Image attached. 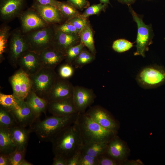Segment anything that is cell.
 Returning a JSON list of instances; mask_svg holds the SVG:
<instances>
[{"mask_svg": "<svg viewBox=\"0 0 165 165\" xmlns=\"http://www.w3.org/2000/svg\"><path fill=\"white\" fill-rule=\"evenodd\" d=\"M97 157L98 165H117L120 164L105 152L99 155Z\"/></svg>", "mask_w": 165, "mask_h": 165, "instance_id": "f35d334b", "label": "cell"}, {"mask_svg": "<svg viewBox=\"0 0 165 165\" xmlns=\"http://www.w3.org/2000/svg\"><path fill=\"white\" fill-rule=\"evenodd\" d=\"M21 30L24 34L48 26V24L33 8L20 15Z\"/></svg>", "mask_w": 165, "mask_h": 165, "instance_id": "4fadbf2b", "label": "cell"}, {"mask_svg": "<svg viewBox=\"0 0 165 165\" xmlns=\"http://www.w3.org/2000/svg\"><path fill=\"white\" fill-rule=\"evenodd\" d=\"M10 138L19 150H26L29 134L32 131L31 129L19 125L8 129Z\"/></svg>", "mask_w": 165, "mask_h": 165, "instance_id": "7402d4cb", "label": "cell"}, {"mask_svg": "<svg viewBox=\"0 0 165 165\" xmlns=\"http://www.w3.org/2000/svg\"><path fill=\"white\" fill-rule=\"evenodd\" d=\"M74 87L67 79L62 78L58 75L45 99L49 102L72 97Z\"/></svg>", "mask_w": 165, "mask_h": 165, "instance_id": "30bf717a", "label": "cell"}, {"mask_svg": "<svg viewBox=\"0 0 165 165\" xmlns=\"http://www.w3.org/2000/svg\"><path fill=\"white\" fill-rule=\"evenodd\" d=\"M39 3L43 5H49L53 6L58 9L60 1L56 0H36Z\"/></svg>", "mask_w": 165, "mask_h": 165, "instance_id": "ee69618b", "label": "cell"}, {"mask_svg": "<svg viewBox=\"0 0 165 165\" xmlns=\"http://www.w3.org/2000/svg\"><path fill=\"white\" fill-rule=\"evenodd\" d=\"M13 94H6L0 93V105L9 110L13 107L18 100Z\"/></svg>", "mask_w": 165, "mask_h": 165, "instance_id": "d6a6232c", "label": "cell"}, {"mask_svg": "<svg viewBox=\"0 0 165 165\" xmlns=\"http://www.w3.org/2000/svg\"><path fill=\"white\" fill-rule=\"evenodd\" d=\"M33 164L27 161L25 159L20 164V165H32Z\"/></svg>", "mask_w": 165, "mask_h": 165, "instance_id": "7dc6e473", "label": "cell"}, {"mask_svg": "<svg viewBox=\"0 0 165 165\" xmlns=\"http://www.w3.org/2000/svg\"><path fill=\"white\" fill-rule=\"evenodd\" d=\"M85 46L81 42L78 44L69 47L66 51V63L72 65V63L82 50Z\"/></svg>", "mask_w": 165, "mask_h": 165, "instance_id": "4dcf8cb0", "label": "cell"}, {"mask_svg": "<svg viewBox=\"0 0 165 165\" xmlns=\"http://www.w3.org/2000/svg\"><path fill=\"white\" fill-rule=\"evenodd\" d=\"M107 5L100 3L94 4L87 7L81 14V16L85 18L92 15L97 14L101 11H104Z\"/></svg>", "mask_w": 165, "mask_h": 165, "instance_id": "e575fe53", "label": "cell"}, {"mask_svg": "<svg viewBox=\"0 0 165 165\" xmlns=\"http://www.w3.org/2000/svg\"><path fill=\"white\" fill-rule=\"evenodd\" d=\"M47 109L52 115L65 116L78 113L73 103L72 97L48 103Z\"/></svg>", "mask_w": 165, "mask_h": 165, "instance_id": "e0dca14e", "label": "cell"}, {"mask_svg": "<svg viewBox=\"0 0 165 165\" xmlns=\"http://www.w3.org/2000/svg\"><path fill=\"white\" fill-rule=\"evenodd\" d=\"M18 125L31 126L37 119L24 100H18L16 104L9 109Z\"/></svg>", "mask_w": 165, "mask_h": 165, "instance_id": "5bb4252c", "label": "cell"}, {"mask_svg": "<svg viewBox=\"0 0 165 165\" xmlns=\"http://www.w3.org/2000/svg\"><path fill=\"white\" fill-rule=\"evenodd\" d=\"M119 2L123 4H127L128 6L133 3L136 0H117Z\"/></svg>", "mask_w": 165, "mask_h": 165, "instance_id": "bcb514c9", "label": "cell"}, {"mask_svg": "<svg viewBox=\"0 0 165 165\" xmlns=\"http://www.w3.org/2000/svg\"><path fill=\"white\" fill-rule=\"evenodd\" d=\"M127 152L124 143L116 135L108 142L105 152L121 164Z\"/></svg>", "mask_w": 165, "mask_h": 165, "instance_id": "44dd1931", "label": "cell"}, {"mask_svg": "<svg viewBox=\"0 0 165 165\" xmlns=\"http://www.w3.org/2000/svg\"><path fill=\"white\" fill-rule=\"evenodd\" d=\"M26 152V150H21L16 148L8 155L10 165H20L21 162L24 159Z\"/></svg>", "mask_w": 165, "mask_h": 165, "instance_id": "836d02e7", "label": "cell"}, {"mask_svg": "<svg viewBox=\"0 0 165 165\" xmlns=\"http://www.w3.org/2000/svg\"><path fill=\"white\" fill-rule=\"evenodd\" d=\"M13 115L6 108L0 106V128L9 129L18 126Z\"/></svg>", "mask_w": 165, "mask_h": 165, "instance_id": "83f0119b", "label": "cell"}, {"mask_svg": "<svg viewBox=\"0 0 165 165\" xmlns=\"http://www.w3.org/2000/svg\"><path fill=\"white\" fill-rule=\"evenodd\" d=\"M77 122L79 127L83 144L108 142L116 132L97 123L85 112L79 113Z\"/></svg>", "mask_w": 165, "mask_h": 165, "instance_id": "3957f363", "label": "cell"}, {"mask_svg": "<svg viewBox=\"0 0 165 165\" xmlns=\"http://www.w3.org/2000/svg\"><path fill=\"white\" fill-rule=\"evenodd\" d=\"M78 114L65 116L52 115L42 120L36 121L30 129L40 140L51 142L61 131L76 121Z\"/></svg>", "mask_w": 165, "mask_h": 165, "instance_id": "7a4b0ae2", "label": "cell"}, {"mask_svg": "<svg viewBox=\"0 0 165 165\" xmlns=\"http://www.w3.org/2000/svg\"><path fill=\"white\" fill-rule=\"evenodd\" d=\"M66 22L72 24L79 32L89 24L87 18H84L82 16L72 18Z\"/></svg>", "mask_w": 165, "mask_h": 165, "instance_id": "8d00e7d4", "label": "cell"}, {"mask_svg": "<svg viewBox=\"0 0 165 165\" xmlns=\"http://www.w3.org/2000/svg\"><path fill=\"white\" fill-rule=\"evenodd\" d=\"M51 142L54 155L67 160L80 150L83 142L77 120L59 132Z\"/></svg>", "mask_w": 165, "mask_h": 165, "instance_id": "6da1fadb", "label": "cell"}, {"mask_svg": "<svg viewBox=\"0 0 165 165\" xmlns=\"http://www.w3.org/2000/svg\"><path fill=\"white\" fill-rule=\"evenodd\" d=\"M52 165H67V159L60 156L54 155Z\"/></svg>", "mask_w": 165, "mask_h": 165, "instance_id": "7bdbcfd3", "label": "cell"}, {"mask_svg": "<svg viewBox=\"0 0 165 165\" xmlns=\"http://www.w3.org/2000/svg\"><path fill=\"white\" fill-rule=\"evenodd\" d=\"M86 113L101 126L116 132L118 124L109 112L99 105L90 106Z\"/></svg>", "mask_w": 165, "mask_h": 165, "instance_id": "8fae6325", "label": "cell"}, {"mask_svg": "<svg viewBox=\"0 0 165 165\" xmlns=\"http://www.w3.org/2000/svg\"><path fill=\"white\" fill-rule=\"evenodd\" d=\"M95 55L84 48L74 61L72 65L76 68H81L92 62L95 59Z\"/></svg>", "mask_w": 165, "mask_h": 165, "instance_id": "f546056e", "label": "cell"}, {"mask_svg": "<svg viewBox=\"0 0 165 165\" xmlns=\"http://www.w3.org/2000/svg\"><path fill=\"white\" fill-rule=\"evenodd\" d=\"M79 35L82 42L93 54L95 55L97 52L95 48L92 29L88 24L81 31Z\"/></svg>", "mask_w": 165, "mask_h": 165, "instance_id": "484cf974", "label": "cell"}, {"mask_svg": "<svg viewBox=\"0 0 165 165\" xmlns=\"http://www.w3.org/2000/svg\"><path fill=\"white\" fill-rule=\"evenodd\" d=\"M133 43L127 40L119 39L113 42L112 47L116 52L121 53L129 50L133 46Z\"/></svg>", "mask_w": 165, "mask_h": 165, "instance_id": "1f68e13d", "label": "cell"}, {"mask_svg": "<svg viewBox=\"0 0 165 165\" xmlns=\"http://www.w3.org/2000/svg\"><path fill=\"white\" fill-rule=\"evenodd\" d=\"M108 142L83 144L81 148V152L97 157L99 155L105 152Z\"/></svg>", "mask_w": 165, "mask_h": 165, "instance_id": "d4e9b609", "label": "cell"}, {"mask_svg": "<svg viewBox=\"0 0 165 165\" xmlns=\"http://www.w3.org/2000/svg\"><path fill=\"white\" fill-rule=\"evenodd\" d=\"M136 80L145 89L157 87L165 83V69L162 66L152 65L143 68L138 73Z\"/></svg>", "mask_w": 165, "mask_h": 165, "instance_id": "8992f818", "label": "cell"}, {"mask_svg": "<svg viewBox=\"0 0 165 165\" xmlns=\"http://www.w3.org/2000/svg\"><path fill=\"white\" fill-rule=\"evenodd\" d=\"M78 165H98L97 157H94L81 152Z\"/></svg>", "mask_w": 165, "mask_h": 165, "instance_id": "74e56055", "label": "cell"}, {"mask_svg": "<svg viewBox=\"0 0 165 165\" xmlns=\"http://www.w3.org/2000/svg\"><path fill=\"white\" fill-rule=\"evenodd\" d=\"M16 148L10 138L8 129L0 128V154L8 155Z\"/></svg>", "mask_w": 165, "mask_h": 165, "instance_id": "cb8c5ba5", "label": "cell"}, {"mask_svg": "<svg viewBox=\"0 0 165 165\" xmlns=\"http://www.w3.org/2000/svg\"><path fill=\"white\" fill-rule=\"evenodd\" d=\"M56 30L69 34H79V32L72 24L67 22L57 26Z\"/></svg>", "mask_w": 165, "mask_h": 165, "instance_id": "ab89813d", "label": "cell"}, {"mask_svg": "<svg viewBox=\"0 0 165 165\" xmlns=\"http://www.w3.org/2000/svg\"><path fill=\"white\" fill-rule=\"evenodd\" d=\"M129 11L134 20L138 27V33L136 40V51L134 53V56L140 55L145 57V53L148 50V46L152 42L154 34L151 25H147L143 22L142 18L128 5Z\"/></svg>", "mask_w": 165, "mask_h": 165, "instance_id": "5b68a950", "label": "cell"}, {"mask_svg": "<svg viewBox=\"0 0 165 165\" xmlns=\"http://www.w3.org/2000/svg\"><path fill=\"white\" fill-rule=\"evenodd\" d=\"M0 165H10L8 155L0 154Z\"/></svg>", "mask_w": 165, "mask_h": 165, "instance_id": "f6af8a7d", "label": "cell"}, {"mask_svg": "<svg viewBox=\"0 0 165 165\" xmlns=\"http://www.w3.org/2000/svg\"><path fill=\"white\" fill-rule=\"evenodd\" d=\"M96 97L92 89L79 86H74L72 98L79 113L85 112L87 108L91 106Z\"/></svg>", "mask_w": 165, "mask_h": 165, "instance_id": "7c38bea8", "label": "cell"}, {"mask_svg": "<svg viewBox=\"0 0 165 165\" xmlns=\"http://www.w3.org/2000/svg\"><path fill=\"white\" fill-rule=\"evenodd\" d=\"M62 18L67 20L81 16L77 9L68 2H60L58 8Z\"/></svg>", "mask_w": 165, "mask_h": 165, "instance_id": "4316f807", "label": "cell"}, {"mask_svg": "<svg viewBox=\"0 0 165 165\" xmlns=\"http://www.w3.org/2000/svg\"><path fill=\"white\" fill-rule=\"evenodd\" d=\"M29 50V46L21 29L16 28L13 30L10 33L8 50V59L11 66L16 68L20 57Z\"/></svg>", "mask_w": 165, "mask_h": 165, "instance_id": "ba28073f", "label": "cell"}, {"mask_svg": "<svg viewBox=\"0 0 165 165\" xmlns=\"http://www.w3.org/2000/svg\"><path fill=\"white\" fill-rule=\"evenodd\" d=\"M18 65L29 76L36 73L42 67L38 54L30 50L20 57Z\"/></svg>", "mask_w": 165, "mask_h": 165, "instance_id": "9a60e30c", "label": "cell"}, {"mask_svg": "<svg viewBox=\"0 0 165 165\" xmlns=\"http://www.w3.org/2000/svg\"><path fill=\"white\" fill-rule=\"evenodd\" d=\"M101 3L107 5L108 4H110V0H99Z\"/></svg>", "mask_w": 165, "mask_h": 165, "instance_id": "c3c4849f", "label": "cell"}, {"mask_svg": "<svg viewBox=\"0 0 165 165\" xmlns=\"http://www.w3.org/2000/svg\"><path fill=\"white\" fill-rule=\"evenodd\" d=\"M13 94L18 100H24L31 90L29 76L20 68L9 78Z\"/></svg>", "mask_w": 165, "mask_h": 165, "instance_id": "9c48e42d", "label": "cell"}, {"mask_svg": "<svg viewBox=\"0 0 165 165\" xmlns=\"http://www.w3.org/2000/svg\"><path fill=\"white\" fill-rule=\"evenodd\" d=\"M55 69L42 68L30 76L31 90L40 97L45 98L58 76Z\"/></svg>", "mask_w": 165, "mask_h": 165, "instance_id": "277c9868", "label": "cell"}, {"mask_svg": "<svg viewBox=\"0 0 165 165\" xmlns=\"http://www.w3.org/2000/svg\"><path fill=\"white\" fill-rule=\"evenodd\" d=\"M42 67L55 69L65 59V55L52 46L46 48L38 54Z\"/></svg>", "mask_w": 165, "mask_h": 165, "instance_id": "d6986e66", "label": "cell"}, {"mask_svg": "<svg viewBox=\"0 0 165 165\" xmlns=\"http://www.w3.org/2000/svg\"><path fill=\"white\" fill-rule=\"evenodd\" d=\"M24 100L37 119L47 109L48 102L47 100L39 97L31 90Z\"/></svg>", "mask_w": 165, "mask_h": 165, "instance_id": "603a6c76", "label": "cell"}, {"mask_svg": "<svg viewBox=\"0 0 165 165\" xmlns=\"http://www.w3.org/2000/svg\"><path fill=\"white\" fill-rule=\"evenodd\" d=\"M24 2V0H1L0 5L1 18L6 21L20 15Z\"/></svg>", "mask_w": 165, "mask_h": 165, "instance_id": "ac0fdd59", "label": "cell"}, {"mask_svg": "<svg viewBox=\"0 0 165 165\" xmlns=\"http://www.w3.org/2000/svg\"><path fill=\"white\" fill-rule=\"evenodd\" d=\"M74 68L72 65L67 63L62 64L59 69V76L64 79L70 78L74 73Z\"/></svg>", "mask_w": 165, "mask_h": 165, "instance_id": "d590c367", "label": "cell"}, {"mask_svg": "<svg viewBox=\"0 0 165 165\" xmlns=\"http://www.w3.org/2000/svg\"><path fill=\"white\" fill-rule=\"evenodd\" d=\"M54 30L51 46L56 50L65 54L69 47L79 43L80 40L79 34H69Z\"/></svg>", "mask_w": 165, "mask_h": 165, "instance_id": "2e32d148", "label": "cell"}, {"mask_svg": "<svg viewBox=\"0 0 165 165\" xmlns=\"http://www.w3.org/2000/svg\"><path fill=\"white\" fill-rule=\"evenodd\" d=\"M10 27L6 24H2L0 28V59L1 62L4 59V54L8 50L9 38L11 32Z\"/></svg>", "mask_w": 165, "mask_h": 165, "instance_id": "f1b7e54d", "label": "cell"}, {"mask_svg": "<svg viewBox=\"0 0 165 165\" xmlns=\"http://www.w3.org/2000/svg\"><path fill=\"white\" fill-rule=\"evenodd\" d=\"M81 154L80 149L76 152L72 156L67 160V165H78Z\"/></svg>", "mask_w": 165, "mask_h": 165, "instance_id": "b9f144b4", "label": "cell"}, {"mask_svg": "<svg viewBox=\"0 0 165 165\" xmlns=\"http://www.w3.org/2000/svg\"><path fill=\"white\" fill-rule=\"evenodd\" d=\"M77 9L82 10L90 6L89 2L86 0H67Z\"/></svg>", "mask_w": 165, "mask_h": 165, "instance_id": "60d3db41", "label": "cell"}, {"mask_svg": "<svg viewBox=\"0 0 165 165\" xmlns=\"http://www.w3.org/2000/svg\"><path fill=\"white\" fill-rule=\"evenodd\" d=\"M42 19L49 25L60 22L62 19L59 10L51 5L41 4L36 2L32 6Z\"/></svg>", "mask_w": 165, "mask_h": 165, "instance_id": "ffe728a7", "label": "cell"}, {"mask_svg": "<svg viewBox=\"0 0 165 165\" xmlns=\"http://www.w3.org/2000/svg\"><path fill=\"white\" fill-rule=\"evenodd\" d=\"M50 26L24 34L30 50L38 54L52 46L55 30Z\"/></svg>", "mask_w": 165, "mask_h": 165, "instance_id": "52a82bcc", "label": "cell"}]
</instances>
